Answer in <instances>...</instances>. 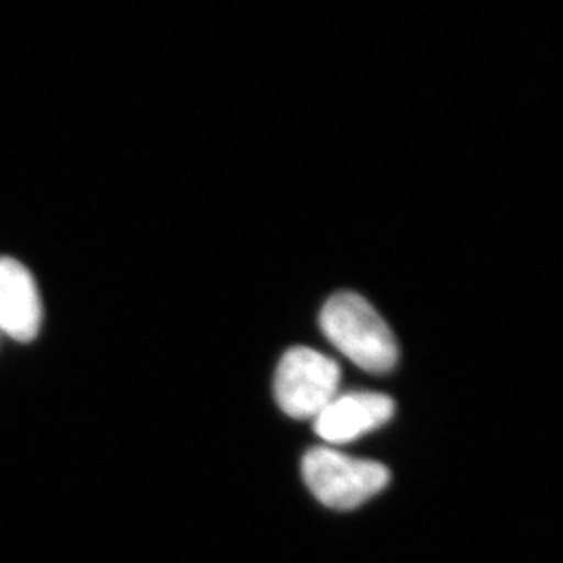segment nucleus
<instances>
[{
  "instance_id": "obj_1",
  "label": "nucleus",
  "mask_w": 563,
  "mask_h": 563,
  "mask_svg": "<svg viewBox=\"0 0 563 563\" xmlns=\"http://www.w3.org/2000/svg\"><path fill=\"white\" fill-rule=\"evenodd\" d=\"M319 323L327 340L367 373H388L398 362V345L388 324L357 294L332 296L321 310Z\"/></svg>"
},
{
  "instance_id": "obj_5",
  "label": "nucleus",
  "mask_w": 563,
  "mask_h": 563,
  "mask_svg": "<svg viewBox=\"0 0 563 563\" xmlns=\"http://www.w3.org/2000/svg\"><path fill=\"white\" fill-rule=\"evenodd\" d=\"M43 324V303L37 283L26 266L13 257H0V330L13 340H35Z\"/></svg>"
},
{
  "instance_id": "obj_3",
  "label": "nucleus",
  "mask_w": 563,
  "mask_h": 563,
  "mask_svg": "<svg viewBox=\"0 0 563 563\" xmlns=\"http://www.w3.org/2000/svg\"><path fill=\"white\" fill-rule=\"evenodd\" d=\"M340 377V367L330 357L307 346H294L277 365V404L296 420L316 418L338 396Z\"/></svg>"
},
{
  "instance_id": "obj_2",
  "label": "nucleus",
  "mask_w": 563,
  "mask_h": 563,
  "mask_svg": "<svg viewBox=\"0 0 563 563\" xmlns=\"http://www.w3.org/2000/svg\"><path fill=\"white\" fill-rule=\"evenodd\" d=\"M303 478L321 504L349 510L385 489L390 474L382 463L345 456L329 446H316L305 454Z\"/></svg>"
},
{
  "instance_id": "obj_4",
  "label": "nucleus",
  "mask_w": 563,
  "mask_h": 563,
  "mask_svg": "<svg viewBox=\"0 0 563 563\" xmlns=\"http://www.w3.org/2000/svg\"><path fill=\"white\" fill-rule=\"evenodd\" d=\"M393 415V399L385 394H345L335 396L313 418V431L329 443H349L377 427L385 426Z\"/></svg>"
}]
</instances>
